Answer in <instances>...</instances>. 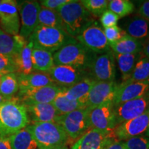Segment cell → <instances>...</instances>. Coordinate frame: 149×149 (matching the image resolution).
I'll use <instances>...</instances> for the list:
<instances>
[{"instance_id": "obj_1", "label": "cell", "mask_w": 149, "mask_h": 149, "mask_svg": "<svg viewBox=\"0 0 149 149\" xmlns=\"http://www.w3.org/2000/svg\"><path fill=\"white\" fill-rule=\"evenodd\" d=\"M29 123L26 108L17 97H14L0 104V137H10Z\"/></svg>"}, {"instance_id": "obj_2", "label": "cell", "mask_w": 149, "mask_h": 149, "mask_svg": "<svg viewBox=\"0 0 149 149\" xmlns=\"http://www.w3.org/2000/svg\"><path fill=\"white\" fill-rule=\"evenodd\" d=\"M64 24L65 31L70 36H78L84 30L96 22L80 1L71 0L57 10Z\"/></svg>"}, {"instance_id": "obj_3", "label": "cell", "mask_w": 149, "mask_h": 149, "mask_svg": "<svg viewBox=\"0 0 149 149\" xmlns=\"http://www.w3.org/2000/svg\"><path fill=\"white\" fill-rule=\"evenodd\" d=\"M28 41L32 42L33 48L44 50L52 54L68 44L77 42L64 30L43 26H37Z\"/></svg>"}, {"instance_id": "obj_4", "label": "cell", "mask_w": 149, "mask_h": 149, "mask_svg": "<svg viewBox=\"0 0 149 149\" xmlns=\"http://www.w3.org/2000/svg\"><path fill=\"white\" fill-rule=\"evenodd\" d=\"M39 149L65 147L69 139L62 127L56 122H37L29 125Z\"/></svg>"}, {"instance_id": "obj_5", "label": "cell", "mask_w": 149, "mask_h": 149, "mask_svg": "<svg viewBox=\"0 0 149 149\" xmlns=\"http://www.w3.org/2000/svg\"><path fill=\"white\" fill-rule=\"evenodd\" d=\"M97 54L79 42L64 46L53 54L55 65H65L81 68L89 72Z\"/></svg>"}, {"instance_id": "obj_6", "label": "cell", "mask_w": 149, "mask_h": 149, "mask_svg": "<svg viewBox=\"0 0 149 149\" xmlns=\"http://www.w3.org/2000/svg\"><path fill=\"white\" fill-rule=\"evenodd\" d=\"M56 123L64 130L69 140H76L91 128L89 111L85 108L59 115Z\"/></svg>"}, {"instance_id": "obj_7", "label": "cell", "mask_w": 149, "mask_h": 149, "mask_svg": "<svg viewBox=\"0 0 149 149\" xmlns=\"http://www.w3.org/2000/svg\"><path fill=\"white\" fill-rule=\"evenodd\" d=\"M75 40L93 53L103 54L111 51L104 29L95 22L75 37Z\"/></svg>"}, {"instance_id": "obj_8", "label": "cell", "mask_w": 149, "mask_h": 149, "mask_svg": "<svg viewBox=\"0 0 149 149\" xmlns=\"http://www.w3.org/2000/svg\"><path fill=\"white\" fill-rule=\"evenodd\" d=\"M19 15L21 17L20 36L28 40L38 26V15L41 6L37 1H17Z\"/></svg>"}, {"instance_id": "obj_9", "label": "cell", "mask_w": 149, "mask_h": 149, "mask_svg": "<svg viewBox=\"0 0 149 149\" xmlns=\"http://www.w3.org/2000/svg\"><path fill=\"white\" fill-rule=\"evenodd\" d=\"M149 124V109L140 116L116 126L112 135L117 141H126L131 137L145 134Z\"/></svg>"}, {"instance_id": "obj_10", "label": "cell", "mask_w": 149, "mask_h": 149, "mask_svg": "<svg viewBox=\"0 0 149 149\" xmlns=\"http://www.w3.org/2000/svg\"><path fill=\"white\" fill-rule=\"evenodd\" d=\"M88 111L91 128L111 132L117 125L113 102L101 104Z\"/></svg>"}, {"instance_id": "obj_11", "label": "cell", "mask_w": 149, "mask_h": 149, "mask_svg": "<svg viewBox=\"0 0 149 149\" xmlns=\"http://www.w3.org/2000/svg\"><path fill=\"white\" fill-rule=\"evenodd\" d=\"M91 77L97 81H114L116 66L114 53L111 51L97 56L89 69Z\"/></svg>"}, {"instance_id": "obj_12", "label": "cell", "mask_w": 149, "mask_h": 149, "mask_svg": "<svg viewBox=\"0 0 149 149\" xmlns=\"http://www.w3.org/2000/svg\"><path fill=\"white\" fill-rule=\"evenodd\" d=\"M47 73L56 85L63 88H69L86 77H91L88 71L65 65H55Z\"/></svg>"}, {"instance_id": "obj_13", "label": "cell", "mask_w": 149, "mask_h": 149, "mask_svg": "<svg viewBox=\"0 0 149 149\" xmlns=\"http://www.w3.org/2000/svg\"><path fill=\"white\" fill-rule=\"evenodd\" d=\"M63 88V87L53 84L40 88L19 90L17 97L24 105L33 104H51Z\"/></svg>"}, {"instance_id": "obj_14", "label": "cell", "mask_w": 149, "mask_h": 149, "mask_svg": "<svg viewBox=\"0 0 149 149\" xmlns=\"http://www.w3.org/2000/svg\"><path fill=\"white\" fill-rule=\"evenodd\" d=\"M149 109V91L140 97L134 99L114 107L117 124L140 116Z\"/></svg>"}, {"instance_id": "obj_15", "label": "cell", "mask_w": 149, "mask_h": 149, "mask_svg": "<svg viewBox=\"0 0 149 149\" xmlns=\"http://www.w3.org/2000/svg\"><path fill=\"white\" fill-rule=\"evenodd\" d=\"M20 18L17 1L2 0L0 3V29L11 36L19 34Z\"/></svg>"}, {"instance_id": "obj_16", "label": "cell", "mask_w": 149, "mask_h": 149, "mask_svg": "<svg viewBox=\"0 0 149 149\" xmlns=\"http://www.w3.org/2000/svg\"><path fill=\"white\" fill-rule=\"evenodd\" d=\"M115 140L111 132L91 128L77 139L70 149H106Z\"/></svg>"}, {"instance_id": "obj_17", "label": "cell", "mask_w": 149, "mask_h": 149, "mask_svg": "<svg viewBox=\"0 0 149 149\" xmlns=\"http://www.w3.org/2000/svg\"><path fill=\"white\" fill-rule=\"evenodd\" d=\"M118 84L114 81H97L91 89L86 97V108L88 109L113 102Z\"/></svg>"}, {"instance_id": "obj_18", "label": "cell", "mask_w": 149, "mask_h": 149, "mask_svg": "<svg viewBox=\"0 0 149 149\" xmlns=\"http://www.w3.org/2000/svg\"><path fill=\"white\" fill-rule=\"evenodd\" d=\"M148 91L149 80L135 82L122 81L118 84L113 100V105L115 107L126 102L140 97Z\"/></svg>"}, {"instance_id": "obj_19", "label": "cell", "mask_w": 149, "mask_h": 149, "mask_svg": "<svg viewBox=\"0 0 149 149\" xmlns=\"http://www.w3.org/2000/svg\"><path fill=\"white\" fill-rule=\"evenodd\" d=\"M120 27L128 35L142 43L149 35V22L137 15L124 18Z\"/></svg>"}, {"instance_id": "obj_20", "label": "cell", "mask_w": 149, "mask_h": 149, "mask_svg": "<svg viewBox=\"0 0 149 149\" xmlns=\"http://www.w3.org/2000/svg\"><path fill=\"white\" fill-rule=\"evenodd\" d=\"M29 120L33 123L56 122L59 113L51 104H33L25 105Z\"/></svg>"}, {"instance_id": "obj_21", "label": "cell", "mask_w": 149, "mask_h": 149, "mask_svg": "<svg viewBox=\"0 0 149 149\" xmlns=\"http://www.w3.org/2000/svg\"><path fill=\"white\" fill-rule=\"evenodd\" d=\"M32 42L28 41L19 53L13 57L17 75H27L35 72L32 64Z\"/></svg>"}, {"instance_id": "obj_22", "label": "cell", "mask_w": 149, "mask_h": 149, "mask_svg": "<svg viewBox=\"0 0 149 149\" xmlns=\"http://www.w3.org/2000/svg\"><path fill=\"white\" fill-rule=\"evenodd\" d=\"M27 42L19 35L11 36L0 29V54L13 57L19 53Z\"/></svg>"}, {"instance_id": "obj_23", "label": "cell", "mask_w": 149, "mask_h": 149, "mask_svg": "<svg viewBox=\"0 0 149 149\" xmlns=\"http://www.w3.org/2000/svg\"><path fill=\"white\" fill-rule=\"evenodd\" d=\"M19 90L36 88L55 84L46 72H33L27 75H17Z\"/></svg>"}, {"instance_id": "obj_24", "label": "cell", "mask_w": 149, "mask_h": 149, "mask_svg": "<svg viewBox=\"0 0 149 149\" xmlns=\"http://www.w3.org/2000/svg\"><path fill=\"white\" fill-rule=\"evenodd\" d=\"M97 82L92 77H86L69 88H64L63 94L69 100H86L93 86Z\"/></svg>"}, {"instance_id": "obj_25", "label": "cell", "mask_w": 149, "mask_h": 149, "mask_svg": "<svg viewBox=\"0 0 149 149\" xmlns=\"http://www.w3.org/2000/svg\"><path fill=\"white\" fill-rule=\"evenodd\" d=\"M109 46L112 51L116 54H138L143 48L142 42L127 34L117 42L109 44Z\"/></svg>"}, {"instance_id": "obj_26", "label": "cell", "mask_w": 149, "mask_h": 149, "mask_svg": "<svg viewBox=\"0 0 149 149\" xmlns=\"http://www.w3.org/2000/svg\"><path fill=\"white\" fill-rule=\"evenodd\" d=\"M31 59L33 69L36 72L47 73L55 66L53 54L40 48H33Z\"/></svg>"}, {"instance_id": "obj_27", "label": "cell", "mask_w": 149, "mask_h": 149, "mask_svg": "<svg viewBox=\"0 0 149 149\" xmlns=\"http://www.w3.org/2000/svg\"><path fill=\"white\" fill-rule=\"evenodd\" d=\"M8 137L13 149H39L29 126Z\"/></svg>"}, {"instance_id": "obj_28", "label": "cell", "mask_w": 149, "mask_h": 149, "mask_svg": "<svg viewBox=\"0 0 149 149\" xmlns=\"http://www.w3.org/2000/svg\"><path fill=\"white\" fill-rule=\"evenodd\" d=\"M62 91L63 90L58 93L52 102V104L57 110L59 115H65L76 110L86 108V100H69L64 95Z\"/></svg>"}, {"instance_id": "obj_29", "label": "cell", "mask_w": 149, "mask_h": 149, "mask_svg": "<svg viewBox=\"0 0 149 149\" xmlns=\"http://www.w3.org/2000/svg\"><path fill=\"white\" fill-rule=\"evenodd\" d=\"M115 58L117 61V66L122 75V81L130 79L136 63L141 58L140 53L138 54H116Z\"/></svg>"}, {"instance_id": "obj_30", "label": "cell", "mask_w": 149, "mask_h": 149, "mask_svg": "<svg viewBox=\"0 0 149 149\" xmlns=\"http://www.w3.org/2000/svg\"><path fill=\"white\" fill-rule=\"evenodd\" d=\"M38 26L55 28L65 31L62 19L58 12L42 6L38 15Z\"/></svg>"}, {"instance_id": "obj_31", "label": "cell", "mask_w": 149, "mask_h": 149, "mask_svg": "<svg viewBox=\"0 0 149 149\" xmlns=\"http://www.w3.org/2000/svg\"><path fill=\"white\" fill-rule=\"evenodd\" d=\"M19 91L17 75L15 72H9L4 74L0 84V95L6 100L15 97Z\"/></svg>"}, {"instance_id": "obj_32", "label": "cell", "mask_w": 149, "mask_h": 149, "mask_svg": "<svg viewBox=\"0 0 149 149\" xmlns=\"http://www.w3.org/2000/svg\"><path fill=\"white\" fill-rule=\"evenodd\" d=\"M149 80V59L141 57L136 63L133 71L127 82L144 81Z\"/></svg>"}, {"instance_id": "obj_33", "label": "cell", "mask_w": 149, "mask_h": 149, "mask_svg": "<svg viewBox=\"0 0 149 149\" xmlns=\"http://www.w3.org/2000/svg\"><path fill=\"white\" fill-rule=\"evenodd\" d=\"M108 8L117 15L120 18H124L133 12L135 6L129 0H111L109 1Z\"/></svg>"}, {"instance_id": "obj_34", "label": "cell", "mask_w": 149, "mask_h": 149, "mask_svg": "<svg viewBox=\"0 0 149 149\" xmlns=\"http://www.w3.org/2000/svg\"><path fill=\"white\" fill-rule=\"evenodd\" d=\"M80 2L94 17L101 16L109 6L107 0H81Z\"/></svg>"}, {"instance_id": "obj_35", "label": "cell", "mask_w": 149, "mask_h": 149, "mask_svg": "<svg viewBox=\"0 0 149 149\" xmlns=\"http://www.w3.org/2000/svg\"><path fill=\"white\" fill-rule=\"evenodd\" d=\"M126 149H149V137L137 136L124 141Z\"/></svg>"}, {"instance_id": "obj_36", "label": "cell", "mask_w": 149, "mask_h": 149, "mask_svg": "<svg viewBox=\"0 0 149 149\" xmlns=\"http://www.w3.org/2000/svg\"><path fill=\"white\" fill-rule=\"evenodd\" d=\"M104 33L109 44L117 42L126 35V33L117 25L104 29Z\"/></svg>"}, {"instance_id": "obj_37", "label": "cell", "mask_w": 149, "mask_h": 149, "mask_svg": "<svg viewBox=\"0 0 149 149\" xmlns=\"http://www.w3.org/2000/svg\"><path fill=\"white\" fill-rule=\"evenodd\" d=\"M120 18L117 15L112 12L111 10L107 9L105 12L103 13V14L100 16V21L102 26L104 27V29L116 26Z\"/></svg>"}, {"instance_id": "obj_38", "label": "cell", "mask_w": 149, "mask_h": 149, "mask_svg": "<svg viewBox=\"0 0 149 149\" xmlns=\"http://www.w3.org/2000/svg\"><path fill=\"white\" fill-rule=\"evenodd\" d=\"M0 69L10 72H15V66L13 57L0 54Z\"/></svg>"}, {"instance_id": "obj_39", "label": "cell", "mask_w": 149, "mask_h": 149, "mask_svg": "<svg viewBox=\"0 0 149 149\" xmlns=\"http://www.w3.org/2000/svg\"><path fill=\"white\" fill-rule=\"evenodd\" d=\"M70 1L71 0H42L39 3L42 7L57 11L59 8L69 3Z\"/></svg>"}, {"instance_id": "obj_40", "label": "cell", "mask_w": 149, "mask_h": 149, "mask_svg": "<svg viewBox=\"0 0 149 149\" xmlns=\"http://www.w3.org/2000/svg\"><path fill=\"white\" fill-rule=\"evenodd\" d=\"M137 14L149 22V0L141 1L137 8Z\"/></svg>"}, {"instance_id": "obj_41", "label": "cell", "mask_w": 149, "mask_h": 149, "mask_svg": "<svg viewBox=\"0 0 149 149\" xmlns=\"http://www.w3.org/2000/svg\"><path fill=\"white\" fill-rule=\"evenodd\" d=\"M142 51L140 53L141 57H146L149 59V35L142 43Z\"/></svg>"}, {"instance_id": "obj_42", "label": "cell", "mask_w": 149, "mask_h": 149, "mask_svg": "<svg viewBox=\"0 0 149 149\" xmlns=\"http://www.w3.org/2000/svg\"><path fill=\"white\" fill-rule=\"evenodd\" d=\"M0 149H13L9 137H0Z\"/></svg>"}, {"instance_id": "obj_43", "label": "cell", "mask_w": 149, "mask_h": 149, "mask_svg": "<svg viewBox=\"0 0 149 149\" xmlns=\"http://www.w3.org/2000/svg\"><path fill=\"white\" fill-rule=\"evenodd\" d=\"M106 149H126L123 141H114Z\"/></svg>"}, {"instance_id": "obj_44", "label": "cell", "mask_w": 149, "mask_h": 149, "mask_svg": "<svg viewBox=\"0 0 149 149\" xmlns=\"http://www.w3.org/2000/svg\"><path fill=\"white\" fill-rule=\"evenodd\" d=\"M9 72H10L7 71V70L0 69V74H1V75H4V74H8V73H9Z\"/></svg>"}, {"instance_id": "obj_45", "label": "cell", "mask_w": 149, "mask_h": 149, "mask_svg": "<svg viewBox=\"0 0 149 149\" xmlns=\"http://www.w3.org/2000/svg\"><path fill=\"white\" fill-rule=\"evenodd\" d=\"M6 100H6V99L3 97L1 95H0V104H2L3 102H6Z\"/></svg>"}, {"instance_id": "obj_46", "label": "cell", "mask_w": 149, "mask_h": 149, "mask_svg": "<svg viewBox=\"0 0 149 149\" xmlns=\"http://www.w3.org/2000/svg\"><path fill=\"white\" fill-rule=\"evenodd\" d=\"M144 135H145V136H146V137H149V124H148V128H147V130H146V133H145Z\"/></svg>"}, {"instance_id": "obj_47", "label": "cell", "mask_w": 149, "mask_h": 149, "mask_svg": "<svg viewBox=\"0 0 149 149\" xmlns=\"http://www.w3.org/2000/svg\"><path fill=\"white\" fill-rule=\"evenodd\" d=\"M55 149H68L66 147H61V148H55Z\"/></svg>"}, {"instance_id": "obj_48", "label": "cell", "mask_w": 149, "mask_h": 149, "mask_svg": "<svg viewBox=\"0 0 149 149\" xmlns=\"http://www.w3.org/2000/svg\"><path fill=\"white\" fill-rule=\"evenodd\" d=\"M3 75H1V74H0V84H1V79H2V77H3Z\"/></svg>"}, {"instance_id": "obj_49", "label": "cell", "mask_w": 149, "mask_h": 149, "mask_svg": "<svg viewBox=\"0 0 149 149\" xmlns=\"http://www.w3.org/2000/svg\"><path fill=\"white\" fill-rule=\"evenodd\" d=\"M1 0H0V3H1Z\"/></svg>"}]
</instances>
